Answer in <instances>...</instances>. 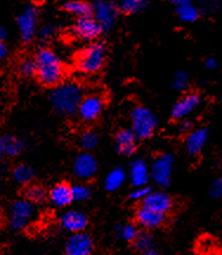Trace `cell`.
I'll return each instance as SVG.
<instances>
[{
    "label": "cell",
    "instance_id": "836d02e7",
    "mask_svg": "<svg viewBox=\"0 0 222 255\" xmlns=\"http://www.w3.org/2000/svg\"><path fill=\"white\" fill-rule=\"evenodd\" d=\"M208 195L211 199L218 200L222 197V177H217L213 180V182L209 184Z\"/></svg>",
    "mask_w": 222,
    "mask_h": 255
},
{
    "label": "cell",
    "instance_id": "e575fe53",
    "mask_svg": "<svg viewBox=\"0 0 222 255\" xmlns=\"http://www.w3.org/2000/svg\"><path fill=\"white\" fill-rule=\"evenodd\" d=\"M151 190V188L148 186H142V187H134V189L130 191L129 199L135 200V201H142L145 196L148 195L149 191Z\"/></svg>",
    "mask_w": 222,
    "mask_h": 255
},
{
    "label": "cell",
    "instance_id": "7c38bea8",
    "mask_svg": "<svg viewBox=\"0 0 222 255\" xmlns=\"http://www.w3.org/2000/svg\"><path fill=\"white\" fill-rule=\"evenodd\" d=\"M104 108V98L100 95H89L82 98L78 105L77 113L85 122H93L102 114Z\"/></svg>",
    "mask_w": 222,
    "mask_h": 255
},
{
    "label": "cell",
    "instance_id": "f546056e",
    "mask_svg": "<svg viewBox=\"0 0 222 255\" xmlns=\"http://www.w3.org/2000/svg\"><path fill=\"white\" fill-rule=\"evenodd\" d=\"M145 0H120L118 9L126 14H132L144 7Z\"/></svg>",
    "mask_w": 222,
    "mask_h": 255
},
{
    "label": "cell",
    "instance_id": "9c48e42d",
    "mask_svg": "<svg viewBox=\"0 0 222 255\" xmlns=\"http://www.w3.org/2000/svg\"><path fill=\"white\" fill-rule=\"evenodd\" d=\"M72 170L76 177L84 181L91 180L98 171V162L91 152L84 151L76 156Z\"/></svg>",
    "mask_w": 222,
    "mask_h": 255
},
{
    "label": "cell",
    "instance_id": "5b68a950",
    "mask_svg": "<svg viewBox=\"0 0 222 255\" xmlns=\"http://www.w3.org/2000/svg\"><path fill=\"white\" fill-rule=\"evenodd\" d=\"M36 214V210L27 200H17L12 203L8 209L7 222L12 231L20 232L30 225Z\"/></svg>",
    "mask_w": 222,
    "mask_h": 255
},
{
    "label": "cell",
    "instance_id": "8fae6325",
    "mask_svg": "<svg viewBox=\"0 0 222 255\" xmlns=\"http://www.w3.org/2000/svg\"><path fill=\"white\" fill-rule=\"evenodd\" d=\"M102 27L97 23L96 19L91 15L79 17L74 26H72V33L77 39L91 41L102 33Z\"/></svg>",
    "mask_w": 222,
    "mask_h": 255
},
{
    "label": "cell",
    "instance_id": "ac0fdd59",
    "mask_svg": "<svg viewBox=\"0 0 222 255\" xmlns=\"http://www.w3.org/2000/svg\"><path fill=\"white\" fill-rule=\"evenodd\" d=\"M115 149L117 154L130 157L137 150V138L131 129H122L115 136Z\"/></svg>",
    "mask_w": 222,
    "mask_h": 255
},
{
    "label": "cell",
    "instance_id": "e0dca14e",
    "mask_svg": "<svg viewBox=\"0 0 222 255\" xmlns=\"http://www.w3.org/2000/svg\"><path fill=\"white\" fill-rule=\"evenodd\" d=\"M89 225V218L81 210H68L60 216V226L70 233L84 232Z\"/></svg>",
    "mask_w": 222,
    "mask_h": 255
},
{
    "label": "cell",
    "instance_id": "3957f363",
    "mask_svg": "<svg viewBox=\"0 0 222 255\" xmlns=\"http://www.w3.org/2000/svg\"><path fill=\"white\" fill-rule=\"evenodd\" d=\"M107 50L103 43L95 41L85 46L76 58V68L85 75H93L100 71L106 63Z\"/></svg>",
    "mask_w": 222,
    "mask_h": 255
},
{
    "label": "cell",
    "instance_id": "4316f807",
    "mask_svg": "<svg viewBox=\"0 0 222 255\" xmlns=\"http://www.w3.org/2000/svg\"><path fill=\"white\" fill-rule=\"evenodd\" d=\"M13 178L20 186H28L34 178V170L26 164H19L13 169Z\"/></svg>",
    "mask_w": 222,
    "mask_h": 255
},
{
    "label": "cell",
    "instance_id": "ab89813d",
    "mask_svg": "<svg viewBox=\"0 0 222 255\" xmlns=\"http://www.w3.org/2000/svg\"><path fill=\"white\" fill-rule=\"evenodd\" d=\"M6 56H7V47H6L4 41H0V62L5 59Z\"/></svg>",
    "mask_w": 222,
    "mask_h": 255
},
{
    "label": "cell",
    "instance_id": "7a4b0ae2",
    "mask_svg": "<svg viewBox=\"0 0 222 255\" xmlns=\"http://www.w3.org/2000/svg\"><path fill=\"white\" fill-rule=\"evenodd\" d=\"M82 98H83V91L75 82L59 83L50 96L53 109L62 116H72L77 113Z\"/></svg>",
    "mask_w": 222,
    "mask_h": 255
},
{
    "label": "cell",
    "instance_id": "1f68e13d",
    "mask_svg": "<svg viewBox=\"0 0 222 255\" xmlns=\"http://www.w3.org/2000/svg\"><path fill=\"white\" fill-rule=\"evenodd\" d=\"M189 84V75L183 70L176 72L175 76H174L173 81V88L177 91H185L187 88H188Z\"/></svg>",
    "mask_w": 222,
    "mask_h": 255
},
{
    "label": "cell",
    "instance_id": "30bf717a",
    "mask_svg": "<svg viewBox=\"0 0 222 255\" xmlns=\"http://www.w3.org/2000/svg\"><path fill=\"white\" fill-rule=\"evenodd\" d=\"M94 241L84 232L72 233L65 244L66 255H93Z\"/></svg>",
    "mask_w": 222,
    "mask_h": 255
},
{
    "label": "cell",
    "instance_id": "5bb4252c",
    "mask_svg": "<svg viewBox=\"0 0 222 255\" xmlns=\"http://www.w3.org/2000/svg\"><path fill=\"white\" fill-rule=\"evenodd\" d=\"M141 206L168 214L173 209L174 201L169 194L163 190H150L147 196L141 201Z\"/></svg>",
    "mask_w": 222,
    "mask_h": 255
},
{
    "label": "cell",
    "instance_id": "b9f144b4",
    "mask_svg": "<svg viewBox=\"0 0 222 255\" xmlns=\"http://www.w3.org/2000/svg\"><path fill=\"white\" fill-rule=\"evenodd\" d=\"M171 4L179 6V5H182V4H188V2H192L193 0H169Z\"/></svg>",
    "mask_w": 222,
    "mask_h": 255
},
{
    "label": "cell",
    "instance_id": "52a82bcc",
    "mask_svg": "<svg viewBox=\"0 0 222 255\" xmlns=\"http://www.w3.org/2000/svg\"><path fill=\"white\" fill-rule=\"evenodd\" d=\"M91 13L102 27V31H108L115 24L118 15V7L111 0H93Z\"/></svg>",
    "mask_w": 222,
    "mask_h": 255
},
{
    "label": "cell",
    "instance_id": "603a6c76",
    "mask_svg": "<svg viewBox=\"0 0 222 255\" xmlns=\"http://www.w3.org/2000/svg\"><path fill=\"white\" fill-rule=\"evenodd\" d=\"M24 196L25 200H27L32 205H40L46 201L47 191L45 188L38 184H28L24 191Z\"/></svg>",
    "mask_w": 222,
    "mask_h": 255
},
{
    "label": "cell",
    "instance_id": "83f0119b",
    "mask_svg": "<svg viewBox=\"0 0 222 255\" xmlns=\"http://www.w3.org/2000/svg\"><path fill=\"white\" fill-rule=\"evenodd\" d=\"M138 229L134 223H120L116 226V234L120 240L126 242H132L137 235Z\"/></svg>",
    "mask_w": 222,
    "mask_h": 255
},
{
    "label": "cell",
    "instance_id": "4fadbf2b",
    "mask_svg": "<svg viewBox=\"0 0 222 255\" xmlns=\"http://www.w3.org/2000/svg\"><path fill=\"white\" fill-rule=\"evenodd\" d=\"M167 220V214L156 212V210L148 208V207L139 206L135 213V221L142 228L151 231V229L160 228L164 225Z\"/></svg>",
    "mask_w": 222,
    "mask_h": 255
},
{
    "label": "cell",
    "instance_id": "60d3db41",
    "mask_svg": "<svg viewBox=\"0 0 222 255\" xmlns=\"http://www.w3.org/2000/svg\"><path fill=\"white\" fill-rule=\"evenodd\" d=\"M6 38H7V30L2 25H0V41H4Z\"/></svg>",
    "mask_w": 222,
    "mask_h": 255
},
{
    "label": "cell",
    "instance_id": "277c9868",
    "mask_svg": "<svg viewBox=\"0 0 222 255\" xmlns=\"http://www.w3.org/2000/svg\"><path fill=\"white\" fill-rule=\"evenodd\" d=\"M131 131L137 139H148L157 128V117L145 107H136L130 115Z\"/></svg>",
    "mask_w": 222,
    "mask_h": 255
},
{
    "label": "cell",
    "instance_id": "7402d4cb",
    "mask_svg": "<svg viewBox=\"0 0 222 255\" xmlns=\"http://www.w3.org/2000/svg\"><path fill=\"white\" fill-rule=\"evenodd\" d=\"M2 148H4V154L9 156V157H15L20 155L24 150L25 143L20 138L15 136H5L1 138Z\"/></svg>",
    "mask_w": 222,
    "mask_h": 255
},
{
    "label": "cell",
    "instance_id": "f1b7e54d",
    "mask_svg": "<svg viewBox=\"0 0 222 255\" xmlns=\"http://www.w3.org/2000/svg\"><path fill=\"white\" fill-rule=\"evenodd\" d=\"M98 142H100V137H98L97 132L93 131V130H87L78 138L79 146L85 151L93 150V149L96 148Z\"/></svg>",
    "mask_w": 222,
    "mask_h": 255
},
{
    "label": "cell",
    "instance_id": "2e32d148",
    "mask_svg": "<svg viewBox=\"0 0 222 255\" xmlns=\"http://www.w3.org/2000/svg\"><path fill=\"white\" fill-rule=\"evenodd\" d=\"M208 141V129L207 128H199L189 131L185 142V148L187 154L192 157H196L204 150L205 145Z\"/></svg>",
    "mask_w": 222,
    "mask_h": 255
},
{
    "label": "cell",
    "instance_id": "d590c367",
    "mask_svg": "<svg viewBox=\"0 0 222 255\" xmlns=\"http://www.w3.org/2000/svg\"><path fill=\"white\" fill-rule=\"evenodd\" d=\"M55 32H56V27L53 26V25L46 24V25H44V26L40 27V30H39V32H38V33H39L40 39L49 40L50 38L53 37Z\"/></svg>",
    "mask_w": 222,
    "mask_h": 255
},
{
    "label": "cell",
    "instance_id": "cb8c5ba5",
    "mask_svg": "<svg viewBox=\"0 0 222 255\" xmlns=\"http://www.w3.org/2000/svg\"><path fill=\"white\" fill-rule=\"evenodd\" d=\"M64 9L78 18L91 15V4L83 0H69L64 4Z\"/></svg>",
    "mask_w": 222,
    "mask_h": 255
},
{
    "label": "cell",
    "instance_id": "f35d334b",
    "mask_svg": "<svg viewBox=\"0 0 222 255\" xmlns=\"http://www.w3.org/2000/svg\"><path fill=\"white\" fill-rule=\"evenodd\" d=\"M205 65L208 70H217L219 68V62H218V59L211 57V58H208L207 60H206Z\"/></svg>",
    "mask_w": 222,
    "mask_h": 255
},
{
    "label": "cell",
    "instance_id": "7bdbcfd3",
    "mask_svg": "<svg viewBox=\"0 0 222 255\" xmlns=\"http://www.w3.org/2000/svg\"><path fill=\"white\" fill-rule=\"evenodd\" d=\"M142 255H160V253H158L157 251H155L151 248V250H149L147 252H144V253H142Z\"/></svg>",
    "mask_w": 222,
    "mask_h": 255
},
{
    "label": "cell",
    "instance_id": "ee69618b",
    "mask_svg": "<svg viewBox=\"0 0 222 255\" xmlns=\"http://www.w3.org/2000/svg\"><path fill=\"white\" fill-rule=\"evenodd\" d=\"M4 156H5V154H4V148H2V141H1V138H0V162H1V159Z\"/></svg>",
    "mask_w": 222,
    "mask_h": 255
},
{
    "label": "cell",
    "instance_id": "d6a6232c",
    "mask_svg": "<svg viewBox=\"0 0 222 255\" xmlns=\"http://www.w3.org/2000/svg\"><path fill=\"white\" fill-rule=\"evenodd\" d=\"M19 73L24 77H32L36 75V62L34 59L25 58L19 64Z\"/></svg>",
    "mask_w": 222,
    "mask_h": 255
},
{
    "label": "cell",
    "instance_id": "44dd1931",
    "mask_svg": "<svg viewBox=\"0 0 222 255\" xmlns=\"http://www.w3.org/2000/svg\"><path fill=\"white\" fill-rule=\"evenodd\" d=\"M126 174L122 167H115L104 180V188L108 191H116L125 182Z\"/></svg>",
    "mask_w": 222,
    "mask_h": 255
},
{
    "label": "cell",
    "instance_id": "ba28073f",
    "mask_svg": "<svg viewBox=\"0 0 222 255\" xmlns=\"http://www.w3.org/2000/svg\"><path fill=\"white\" fill-rule=\"evenodd\" d=\"M37 21H38V11L32 5H28L23 9L17 19L19 36L21 40L27 43L33 39L37 32Z\"/></svg>",
    "mask_w": 222,
    "mask_h": 255
},
{
    "label": "cell",
    "instance_id": "6da1fadb",
    "mask_svg": "<svg viewBox=\"0 0 222 255\" xmlns=\"http://www.w3.org/2000/svg\"><path fill=\"white\" fill-rule=\"evenodd\" d=\"M36 76L45 87H56L64 77V65L58 55L51 49H40L34 57Z\"/></svg>",
    "mask_w": 222,
    "mask_h": 255
},
{
    "label": "cell",
    "instance_id": "4dcf8cb0",
    "mask_svg": "<svg viewBox=\"0 0 222 255\" xmlns=\"http://www.w3.org/2000/svg\"><path fill=\"white\" fill-rule=\"evenodd\" d=\"M72 197L76 202H84L91 197V188L87 184L72 186Z\"/></svg>",
    "mask_w": 222,
    "mask_h": 255
},
{
    "label": "cell",
    "instance_id": "9a60e30c",
    "mask_svg": "<svg viewBox=\"0 0 222 255\" xmlns=\"http://www.w3.org/2000/svg\"><path fill=\"white\" fill-rule=\"evenodd\" d=\"M201 103V97L195 92L187 94L176 102V104L171 110V117L175 121H181L183 119H188L190 114H193Z\"/></svg>",
    "mask_w": 222,
    "mask_h": 255
},
{
    "label": "cell",
    "instance_id": "d4e9b609",
    "mask_svg": "<svg viewBox=\"0 0 222 255\" xmlns=\"http://www.w3.org/2000/svg\"><path fill=\"white\" fill-rule=\"evenodd\" d=\"M132 244H134V248L136 251L139 252V253H144V252L151 250L155 245L154 235L147 229H144V231L137 233Z\"/></svg>",
    "mask_w": 222,
    "mask_h": 255
},
{
    "label": "cell",
    "instance_id": "8d00e7d4",
    "mask_svg": "<svg viewBox=\"0 0 222 255\" xmlns=\"http://www.w3.org/2000/svg\"><path fill=\"white\" fill-rule=\"evenodd\" d=\"M219 4L218 0H206L204 2V11L206 12H212V11H215V9L219 8Z\"/></svg>",
    "mask_w": 222,
    "mask_h": 255
},
{
    "label": "cell",
    "instance_id": "484cf974",
    "mask_svg": "<svg viewBox=\"0 0 222 255\" xmlns=\"http://www.w3.org/2000/svg\"><path fill=\"white\" fill-rule=\"evenodd\" d=\"M176 14L181 21L183 23H194L198 20L200 15V9L193 5L192 2L188 4L179 5L176 8Z\"/></svg>",
    "mask_w": 222,
    "mask_h": 255
},
{
    "label": "cell",
    "instance_id": "d6986e66",
    "mask_svg": "<svg viewBox=\"0 0 222 255\" xmlns=\"http://www.w3.org/2000/svg\"><path fill=\"white\" fill-rule=\"evenodd\" d=\"M47 199L51 201L53 206L64 208L74 202L72 197V186L66 182H58L47 193Z\"/></svg>",
    "mask_w": 222,
    "mask_h": 255
},
{
    "label": "cell",
    "instance_id": "74e56055",
    "mask_svg": "<svg viewBox=\"0 0 222 255\" xmlns=\"http://www.w3.org/2000/svg\"><path fill=\"white\" fill-rule=\"evenodd\" d=\"M193 122L192 121H189L188 119H183V120H181V124H180V128H181V130H182V131H185V132H189V131H192L193 130Z\"/></svg>",
    "mask_w": 222,
    "mask_h": 255
},
{
    "label": "cell",
    "instance_id": "ffe728a7",
    "mask_svg": "<svg viewBox=\"0 0 222 255\" xmlns=\"http://www.w3.org/2000/svg\"><path fill=\"white\" fill-rule=\"evenodd\" d=\"M129 180L132 187L147 186L150 180V170L147 162L142 158H136L129 165Z\"/></svg>",
    "mask_w": 222,
    "mask_h": 255
},
{
    "label": "cell",
    "instance_id": "8992f818",
    "mask_svg": "<svg viewBox=\"0 0 222 255\" xmlns=\"http://www.w3.org/2000/svg\"><path fill=\"white\" fill-rule=\"evenodd\" d=\"M174 163H175V157L169 152H163L154 158L149 170H150V178H153L155 184L161 188L170 186Z\"/></svg>",
    "mask_w": 222,
    "mask_h": 255
}]
</instances>
